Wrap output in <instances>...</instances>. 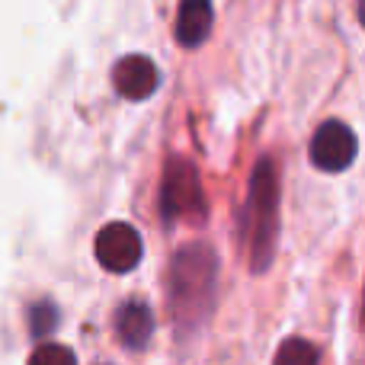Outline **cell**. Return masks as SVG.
<instances>
[{"instance_id":"cell-7","label":"cell","mask_w":365,"mask_h":365,"mask_svg":"<svg viewBox=\"0 0 365 365\" xmlns=\"http://www.w3.org/2000/svg\"><path fill=\"white\" fill-rule=\"evenodd\" d=\"M115 334H119V343L128 349H145L151 343L154 334V314L145 302L132 298L125 302L119 311H115Z\"/></svg>"},{"instance_id":"cell-9","label":"cell","mask_w":365,"mask_h":365,"mask_svg":"<svg viewBox=\"0 0 365 365\" xmlns=\"http://www.w3.org/2000/svg\"><path fill=\"white\" fill-rule=\"evenodd\" d=\"M272 365H317V349L304 336H292V340H285L279 346Z\"/></svg>"},{"instance_id":"cell-8","label":"cell","mask_w":365,"mask_h":365,"mask_svg":"<svg viewBox=\"0 0 365 365\" xmlns=\"http://www.w3.org/2000/svg\"><path fill=\"white\" fill-rule=\"evenodd\" d=\"M212 19H215L212 4H205V0H186L177 13V26H173L177 42L182 48L202 45L208 38V32H212Z\"/></svg>"},{"instance_id":"cell-4","label":"cell","mask_w":365,"mask_h":365,"mask_svg":"<svg viewBox=\"0 0 365 365\" xmlns=\"http://www.w3.org/2000/svg\"><path fill=\"white\" fill-rule=\"evenodd\" d=\"M311 164L324 173H343L349 164L356 160V151H359V141H356V132L346 125V122H324L321 128L311 138Z\"/></svg>"},{"instance_id":"cell-12","label":"cell","mask_w":365,"mask_h":365,"mask_svg":"<svg viewBox=\"0 0 365 365\" xmlns=\"http://www.w3.org/2000/svg\"><path fill=\"white\" fill-rule=\"evenodd\" d=\"M356 16H359V23L365 26V0H362V4H359V6H356Z\"/></svg>"},{"instance_id":"cell-3","label":"cell","mask_w":365,"mask_h":365,"mask_svg":"<svg viewBox=\"0 0 365 365\" xmlns=\"http://www.w3.org/2000/svg\"><path fill=\"white\" fill-rule=\"evenodd\" d=\"M160 212L167 221L173 218H199L205 212L199 173L189 160L173 158L164 170V189H160Z\"/></svg>"},{"instance_id":"cell-10","label":"cell","mask_w":365,"mask_h":365,"mask_svg":"<svg viewBox=\"0 0 365 365\" xmlns=\"http://www.w3.org/2000/svg\"><path fill=\"white\" fill-rule=\"evenodd\" d=\"M29 365H77V359L61 343H42V346L29 356Z\"/></svg>"},{"instance_id":"cell-5","label":"cell","mask_w":365,"mask_h":365,"mask_svg":"<svg viewBox=\"0 0 365 365\" xmlns=\"http://www.w3.org/2000/svg\"><path fill=\"white\" fill-rule=\"evenodd\" d=\"M141 234L125 221L106 225L93 240V253L103 269L109 272H132L141 263Z\"/></svg>"},{"instance_id":"cell-1","label":"cell","mask_w":365,"mask_h":365,"mask_svg":"<svg viewBox=\"0 0 365 365\" xmlns=\"http://www.w3.org/2000/svg\"><path fill=\"white\" fill-rule=\"evenodd\" d=\"M218 257L208 244H186L170 266V308L182 330L199 327L215 304Z\"/></svg>"},{"instance_id":"cell-11","label":"cell","mask_w":365,"mask_h":365,"mask_svg":"<svg viewBox=\"0 0 365 365\" xmlns=\"http://www.w3.org/2000/svg\"><path fill=\"white\" fill-rule=\"evenodd\" d=\"M55 324H58L55 304H48V302H38L36 308H32V334H36V336L51 334V330H55Z\"/></svg>"},{"instance_id":"cell-2","label":"cell","mask_w":365,"mask_h":365,"mask_svg":"<svg viewBox=\"0 0 365 365\" xmlns=\"http://www.w3.org/2000/svg\"><path fill=\"white\" fill-rule=\"evenodd\" d=\"M244 244L247 257H250V269H269L279 244V177L269 158H259L253 167L244 205Z\"/></svg>"},{"instance_id":"cell-6","label":"cell","mask_w":365,"mask_h":365,"mask_svg":"<svg viewBox=\"0 0 365 365\" xmlns=\"http://www.w3.org/2000/svg\"><path fill=\"white\" fill-rule=\"evenodd\" d=\"M158 68H154L151 58L145 55H128L115 64L113 71V83H115V93L125 96V100H145L158 90Z\"/></svg>"}]
</instances>
